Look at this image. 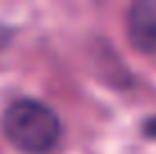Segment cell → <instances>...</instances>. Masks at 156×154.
<instances>
[{"mask_svg":"<svg viewBox=\"0 0 156 154\" xmlns=\"http://www.w3.org/2000/svg\"><path fill=\"white\" fill-rule=\"evenodd\" d=\"M127 36L136 50L156 52V0H138L127 12Z\"/></svg>","mask_w":156,"mask_h":154,"instance_id":"obj_2","label":"cell"},{"mask_svg":"<svg viewBox=\"0 0 156 154\" xmlns=\"http://www.w3.org/2000/svg\"><path fill=\"white\" fill-rule=\"evenodd\" d=\"M143 131L149 136V138H156V116H154V118H149L147 123L143 125Z\"/></svg>","mask_w":156,"mask_h":154,"instance_id":"obj_3","label":"cell"},{"mask_svg":"<svg viewBox=\"0 0 156 154\" xmlns=\"http://www.w3.org/2000/svg\"><path fill=\"white\" fill-rule=\"evenodd\" d=\"M2 131L16 150L48 154L61 138V120L52 107L32 98H20L5 109Z\"/></svg>","mask_w":156,"mask_h":154,"instance_id":"obj_1","label":"cell"}]
</instances>
